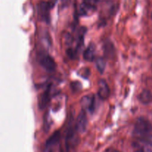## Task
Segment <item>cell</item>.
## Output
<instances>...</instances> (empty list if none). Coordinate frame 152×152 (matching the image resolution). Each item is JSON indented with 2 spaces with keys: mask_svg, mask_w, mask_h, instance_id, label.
<instances>
[{
  "mask_svg": "<svg viewBox=\"0 0 152 152\" xmlns=\"http://www.w3.org/2000/svg\"><path fill=\"white\" fill-rule=\"evenodd\" d=\"M80 143V137L75 126H71L65 137V148L67 152H77Z\"/></svg>",
  "mask_w": 152,
  "mask_h": 152,
  "instance_id": "obj_1",
  "label": "cell"
},
{
  "mask_svg": "<svg viewBox=\"0 0 152 152\" xmlns=\"http://www.w3.org/2000/svg\"><path fill=\"white\" fill-rule=\"evenodd\" d=\"M152 131V125L148 120L145 117H139L134 126V134L138 137L148 136Z\"/></svg>",
  "mask_w": 152,
  "mask_h": 152,
  "instance_id": "obj_2",
  "label": "cell"
},
{
  "mask_svg": "<svg viewBox=\"0 0 152 152\" xmlns=\"http://www.w3.org/2000/svg\"><path fill=\"white\" fill-rule=\"evenodd\" d=\"M40 65L46 71L53 72L56 68V63L53 57L48 53H41L38 58Z\"/></svg>",
  "mask_w": 152,
  "mask_h": 152,
  "instance_id": "obj_3",
  "label": "cell"
},
{
  "mask_svg": "<svg viewBox=\"0 0 152 152\" xmlns=\"http://www.w3.org/2000/svg\"><path fill=\"white\" fill-rule=\"evenodd\" d=\"M37 8H38V13L42 20L48 22L50 20V10L51 9L48 2L45 1H39Z\"/></svg>",
  "mask_w": 152,
  "mask_h": 152,
  "instance_id": "obj_4",
  "label": "cell"
},
{
  "mask_svg": "<svg viewBox=\"0 0 152 152\" xmlns=\"http://www.w3.org/2000/svg\"><path fill=\"white\" fill-rule=\"evenodd\" d=\"M88 127V118L86 111L82 110L76 121L75 128L78 133H84Z\"/></svg>",
  "mask_w": 152,
  "mask_h": 152,
  "instance_id": "obj_5",
  "label": "cell"
},
{
  "mask_svg": "<svg viewBox=\"0 0 152 152\" xmlns=\"http://www.w3.org/2000/svg\"><path fill=\"white\" fill-rule=\"evenodd\" d=\"M81 105L83 111H89L92 113L94 110L95 99L93 95H87L84 96L81 99Z\"/></svg>",
  "mask_w": 152,
  "mask_h": 152,
  "instance_id": "obj_6",
  "label": "cell"
},
{
  "mask_svg": "<svg viewBox=\"0 0 152 152\" xmlns=\"http://www.w3.org/2000/svg\"><path fill=\"white\" fill-rule=\"evenodd\" d=\"M98 95L102 100H105L110 96V89L105 80H100L99 82Z\"/></svg>",
  "mask_w": 152,
  "mask_h": 152,
  "instance_id": "obj_7",
  "label": "cell"
},
{
  "mask_svg": "<svg viewBox=\"0 0 152 152\" xmlns=\"http://www.w3.org/2000/svg\"><path fill=\"white\" fill-rule=\"evenodd\" d=\"M50 87H48L46 88V90L43 92L41 94L39 97V107L40 109H44L46 108V106L48 104L49 101H50Z\"/></svg>",
  "mask_w": 152,
  "mask_h": 152,
  "instance_id": "obj_8",
  "label": "cell"
},
{
  "mask_svg": "<svg viewBox=\"0 0 152 152\" xmlns=\"http://www.w3.org/2000/svg\"><path fill=\"white\" fill-rule=\"evenodd\" d=\"M139 99L142 103L149 104L152 102V94L150 91L143 90L139 95Z\"/></svg>",
  "mask_w": 152,
  "mask_h": 152,
  "instance_id": "obj_9",
  "label": "cell"
},
{
  "mask_svg": "<svg viewBox=\"0 0 152 152\" xmlns=\"http://www.w3.org/2000/svg\"><path fill=\"white\" fill-rule=\"evenodd\" d=\"M83 57L88 62H92L94 61L95 57V51L94 48L93 46H89L88 48L86 49L83 53Z\"/></svg>",
  "mask_w": 152,
  "mask_h": 152,
  "instance_id": "obj_10",
  "label": "cell"
},
{
  "mask_svg": "<svg viewBox=\"0 0 152 152\" xmlns=\"http://www.w3.org/2000/svg\"><path fill=\"white\" fill-rule=\"evenodd\" d=\"M59 138H60V132H54L53 134V135L48 140L47 142H46V146L48 148V147H51L53 145H54L55 144L57 143V142H59Z\"/></svg>",
  "mask_w": 152,
  "mask_h": 152,
  "instance_id": "obj_11",
  "label": "cell"
},
{
  "mask_svg": "<svg viewBox=\"0 0 152 152\" xmlns=\"http://www.w3.org/2000/svg\"><path fill=\"white\" fill-rule=\"evenodd\" d=\"M96 66L97 68L98 71L100 74H103L104 71L105 69V66H106V62L104 58H98L96 61Z\"/></svg>",
  "mask_w": 152,
  "mask_h": 152,
  "instance_id": "obj_12",
  "label": "cell"
},
{
  "mask_svg": "<svg viewBox=\"0 0 152 152\" xmlns=\"http://www.w3.org/2000/svg\"><path fill=\"white\" fill-rule=\"evenodd\" d=\"M100 0H84L83 3L86 4V5L89 6V7H92V8H95L96 7V5L97 4V3Z\"/></svg>",
  "mask_w": 152,
  "mask_h": 152,
  "instance_id": "obj_13",
  "label": "cell"
},
{
  "mask_svg": "<svg viewBox=\"0 0 152 152\" xmlns=\"http://www.w3.org/2000/svg\"><path fill=\"white\" fill-rule=\"evenodd\" d=\"M67 55L68 56V57L71 58V59H74L76 58V56H77V50L75 49L72 48H69L68 50H66Z\"/></svg>",
  "mask_w": 152,
  "mask_h": 152,
  "instance_id": "obj_14",
  "label": "cell"
},
{
  "mask_svg": "<svg viewBox=\"0 0 152 152\" xmlns=\"http://www.w3.org/2000/svg\"><path fill=\"white\" fill-rule=\"evenodd\" d=\"M140 151L142 152H152V145H149V144L147 142V144H145V145H144L142 147Z\"/></svg>",
  "mask_w": 152,
  "mask_h": 152,
  "instance_id": "obj_15",
  "label": "cell"
},
{
  "mask_svg": "<svg viewBox=\"0 0 152 152\" xmlns=\"http://www.w3.org/2000/svg\"><path fill=\"white\" fill-rule=\"evenodd\" d=\"M56 1H57V0H49L48 1V4H50V7H53V6H54V4H55V3L56 2Z\"/></svg>",
  "mask_w": 152,
  "mask_h": 152,
  "instance_id": "obj_16",
  "label": "cell"
},
{
  "mask_svg": "<svg viewBox=\"0 0 152 152\" xmlns=\"http://www.w3.org/2000/svg\"><path fill=\"white\" fill-rule=\"evenodd\" d=\"M148 142L149 145H152V135H151V136H150L148 138V142Z\"/></svg>",
  "mask_w": 152,
  "mask_h": 152,
  "instance_id": "obj_17",
  "label": "cell"
},
{
  "mask_svg": "<svg viewBox=\"0 0 152 152\" xmlns=\"http://www.w3.org/2000/svg\"><path fill=\"white\" fill-rule=\"evenodd\" d=\"M112 152H120V151H116V150H115V151H113Z\"/></svg>",
  "mask_w": 152,
  "mask_h": 152,
  "instance_id": "obj_18",
  "label": "cell"
},
{
  "mask_svg": "<svg viewBox=\"0 0 152 152\" xmlns=\"http://www.w3.org/2000/svg\"><path fill=\"white\" fill-rule=\"evenodd\" d=\"M136 152H142V151H140V150H139V151H137Z\"/></svg>",
  "mask_w": 152,
  "mask_h": 152,
  "instance_id": "obj_19",
  "label": "cell"
},
{
  "mask_svg": "<svg viewBox=\"0 0 152 152\" xmlns=\"http://www.w3.org/2000/svg\"><path fill=\"white\" fill-rule=\"evenodd\" d=\"M151 19H152V13H151Z\"/></svg>",
  "mask_w": 152,
  "mask_h": 152,
  "instance_id": "obj_20",
  "label": "cell"
}]
</instances>
